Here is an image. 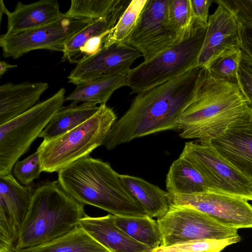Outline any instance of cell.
Wrapping results in <instances>:
<instances>
[{"label":"cell","instance_id":"6da1fadb","mask_svg":"<svg viewBox=\"0 0 252 252\" xmlns=\"http://www.w3.org/2000/svg\"><path fill=\"white\" fill-rule=\"evenodd\" d=\"M202 67L139 93L124 114L113 125L103 145L109 150L143 136L179 130V120L192 99Z\"/></svg>","mask_w":252,"mask_h":252},{"label":"cell","instance_id":"7a4b0ae2","mask_svg":"<svg viewBox=\"0 0 252 252\" xmlns=\"http://www.w3.org/2000/svg\"><path fill=\"white\" fill-rule=\"evenodd\" d=\"M251 109L238 85L212 77L202 67L194 96L180 117V136L211 142Z\"/></svg>","mask_w":252,"mask_h":252},{"label":"cell","instance_id":"3957f363","mask_svg":"<svg viewBox=\"0 0 252 252\" xmlns=\"http://www.w3.org/2000/svg\"><path fill=\"white\" fill-rule=\"evenodd\" d=\"M107 162L90 156L58 172L62 188L80 204L118 216H145V209Z\"/></svg>","mask_w":252,"mask_h":252},{"label":"cell","instance_id":"277c9868","mask_svg":"<svg viewBox=\"0 0 252 252\" xmlns=\"http://www.w3.org/2000/svg\"><path fill=\"white\" fill-rule=\"evenodd\" d=\"M84 206L68 194L58 181L39 184L19 229L15 252L49 243L73 230L87 215Z\"/></svg>","mask_w":252,"mask_h":252},{"label":"cell","instance_id":"5b68a950","mask_svg":"<svg viewBox=\"0 0 252 252\" xmlns=\"http://www.w3.org/2000/svg\"><path fill=\"white\" fill-rule=\"evenodd\" d=\"M117 121L113 110L106 104L89 119L56 137L43 139L37 148L42 172H58L102 145Z\"/></svg>","mask_w":252,"mask_h":252},{"label":"cell","instance_id":"8992f818","mask_svg":"<svg viewBox=\"0 0 252 252\" xmlns=\"http://www.w3.org/2000/svg\"><path fill=\"white\" fill-rule=\"evenodd\" d=\"M207 25L192 19L189 30L181 41L131 68L127 75L130 94L153 88L196 67Z\"/></svg>","mask_w":252,"mask_h":252},{"label":"cell","instance_id":"52a82bcc","mask_svg":"<svg viewBox=\"0 0 252 252\" xmlns=\"http://www.w3.org/2000/svg\"><path fill=\"white\" fill-rule=\"evenodd\" d=\"M65 93L62 88L52 96L0 126V175L12 173L15 162L63 107Z\"/></svg>","mask_w":252,"mask_h":252},{"label":"cell","instance_id":"ba28073f","mask_svg":"<svg viewBox=\"0 0 252 252\" xmlns=\"http://www.w3.org/2000/svg\"><path fill=\"white\" fill-rule=\"evenodd\" d=\"M181 154L200 173L209 191L252 200V178L225 159L210 142L196 139L186 142Z\"/></svg>","mask_w":252,"mask_h":252},{"label":"cell","instance_id":"9c48e42d","mask_svg":"<svg viewBox=\"0 0 252 252\" xmlns=\"http://www.w3.org/2000/svg\"><path fill=\"white\" fill-rule=\"evenodd\" d=\"M157 221L162 238L160 246L193 240H224L239 236L237 229L220 223L188 206L170 205L168 211Z\"/></svg>","mask_w":252,"mask_h":252},{"label":"cell","instance_id":"30bf717a","mask_svg":"<svg viewBox=\"0 0 252 252\" xmlns=\"http://www.w3.org/2000/svg\"><path fill=\"white\" fill-rule=\"evenodd\" d=\"M93 21L70 17L64 13L62 18L48 25L17 34H1L2 55L17 59L37 49L63 52L66 43Z\"/></svg>","mask_w":252,"mask_h":252},{"label":"cell","instance_id":"8fae6325","mask_svg":"<svg viewBox=\"0 0 252 252\" xmlns=\"http://www.w3.org/2000/svg\"><path fill=\"white\" fill-rule=\"evenodd\" d=\"M170 0H147L126 41V44L141 53L144 61L158 56L181 41L186 34L179 35L170 22Z\"/></svg>","mask_w":252,"mask_h":252},{"label":"cell","instance_id":"7c38bea8","mask_svg":"<svg viewBox=\"0 0 252 252\" xmlns=\"http://www.w3.org/2000/svg\"><path fill=\"white\" fill-rule=\"evenodd\" d=\"M34 191L32 185H22L12 173L0 175V252H15Z\"/></svg>","mask_w":252,"mask_h":252},{"label":"cell","instance_id":"4fadbf2b","mask_svg":"<svg viewBox=\"0 0 252 252\" xmlns=\"http://www.w3.org/2000/svg\"><path fill=\"white\" fill-rule=\"evenodd\" d=\"M170 205L194 208L228 227L252 228V206L235 196L212 191L190 195L170 194Z\"/></svg>","mask_w":252,"mask_h":252},{"label":"cell","instance_id":"5bb4252c","mask_svg":"<svg viewBox=\"0 0 252 252\" xmlns=\"http://www.w3.org/2000/svg\"><path fill=\"white\" fill-rule=\"evenodd\" d=\"M141 56L139 51L126 44L103 46L76 64L67 77L68 82L77 85L103 76H127L132 64Z\"/></svg>","mask_w":252,"mask_h":252},{"label":"cell","instance_id":"9a60e30c","mask_svg":"<svg viewBox=\"0 0 252 252\" xmlns=\"http://www.w3.org/2000/svg\"><path fill=\"white\" fill-rule=\"evenodd\" d=\"M238 49H241L239 24L233 14L218 5L209 17L197 66L206 68L219 56Z\"/></svg>","mask_w":252,"mask_h":252},{"label":"cell","instance_id":"2e32d148","mask_svg":"<svg viewBox=\"0 0 252 252\" xmlns=\"http://www.w3.org/2000/svg\"><path fill=\"white\" fill-rule=\"evenodd\" d=\"M211 144L237 169L252 178V111L231 123Z\"/></svg>","mask_w":252,"mask_h":252},{"label":"cell","instance_id":"e0dca14e","mask_svg":"<svg viewBox=\"0 0 252 252\" xmlns=\"http://www.w3.org/2000/svg\"><path fill=\"white\" fill-rule=\"evenodd\" d=\"M79 225L110 252H153L118 227L111 214L99 217L87 215L80 220Z\"/></svg>","mask_w":252,"mask_h":252},{"label":"cell","instance_id":"ac0fdd59","mask_svg":"<svg viewBox=\"0 0 252 252\" xmlns=\"http://www.w3.org/2000/svg\"><path fill=\"white\" fill-rule=\"evenodd\" d=\"M64 15L56 0H41L30 4L18 1L7 15L5 33L17 34L53 23Z\"/></svg>","mask_w":252,"mask_h":252},{"label":"cell","instance_id":"d6986e66","mask_svg":"<svg viewBox=\"0 0 252 252\" xmlns=\"http://www.w3.org/2000/svg\"><path fill=\"white\" fill-rule=\"evenodd\" d=\"M48 88L46 82H8L0 87V126L26 112Z\"/></svg>","mask_w":252,"mask_h":252},{"label":"cell","instance_id":"ffe728a7","mask_svg":"<svg viewBox=\"0 0 252 252\" xmlns=\"http://www.w3.org/2000/svg\"><path fill=\"white\" fill-rule=\"evenodd\" d=\"M165 183L167 191L171 195H190L209 191L200 173L182 154L170 165Z\"/></svg>","mask_w":252,"mask_h":252},{"label":"cell","instance_id":"44dd1931","mask_svg":"<svg viewBox=\"0 0 252 252\" xmlns=\"http://www.w3.org/2000/svg\"><path fill=\"white\" fill-rule=\"evenodd\" d=\"M123 182L151 218H160L169 210L170 194L145 180L128 175H120Z\"/></svg>","mask_w":252,"mask_h":252},{"label":"cell","instance_id":"7402d4cb","mask_svg":"<svg viewBox=\"0 0 252 252\" xmlns=\"http://www.w3.org/2000/svg\"><path fill=\"white\" fill-rule=\"evenodd\" d=\"M130 1H127L109 15L93 20L75 34L65 44L62 58L63 62L79 63L81 50L93 38L108 34L115 27Z\"/></svg>","mask_w":252,"mask_h":252},{"label":"cell","instance_id":"603a6c76","mask_svg":"<svg viewBox=\"0 0 252 252\" xmlns=\"http://www.w3.org/2000/svg\"><path fill=\"white\" fill-rule=\"evenodd\" d=\"M128 86L127 76H103L92 81L77 84L75 89L65 97L72 103L92 102L106 104L113 93L118 89Z\"/></svg>","mask_w":252,"mask_h":252},{"label":"cell","instance_id":"cb8c5ba5","mask_svg":"<svg viewBox=\"0 0 252 252\" xmlns=\"http://www.w3.org/2000/svg\"><path fill=\"white\" fill-rule=\"evenodd\" d=\"M99 106L92 102L71 103L62 107L51 119L39 136L43 139L59 136L75 128L91 118Z\"/></svg>","mask_w":252,"mask_h":252},{"label":"cell","instance_id":"d4e9b609","mask_svg":"<svg viewBox=\"0 0 252 252\" xmlns=\"http://www.w3.org/2000/svg\"><path fill=\"white\" fill-rule=\"evenodd\" d=\"M18 252H110L79 225L49 243Z\"/></svg>","mask_w":252,"mask_h":252},{"label":"cell","instance_id":"484cf974","mask_svg":"<svg viewBox=\"0 0 252 252\" xmlns=\"http://www.w3.org/2000/svg\"><path fill=\"white\" fill-rule=\"evenodd\" d=\"M114 216L116 225L137 242L154 250L162 241L157 221L149 216Z\"/></svg>","mask_w":252,"mask_h":252},{"label":"cell","instance_id":"4316f807","mask_svg":"<svg viewBox=\"0 0 252 252\" xmlns=\"http://www.w3.org/2000/svg\"><path fill=\"white\" fill-rule=\"evenodd\" d=\"M147 0H132L115 27L105 36L103 46L114 43L126 44L134 29Z\"/></svg>","mask_w":252,"mask_h":252},{"label":"cell","instance_id":"83f0119b","mask_svg":"<svg viewBox=\"0 0 252 252\" xmlns=\"http://www.w3.org/2000/svg\"><path fill=\"white\" fill-rule=\"evenodd\" d=\"M127 0H72L66 15L95 20L105 17L119 8Z\"/></svg>","mask_w":252,"mask_h":252},{"label":"cell","instance_id":"f1b7e54d","mask_svg":"<svg viewBox=\"0 0 252 252\" xmlns=\"http://www.w3.org/2000/svg\"><path fill=\"white\" fill-rule=\"evenodd\" d=\"M238 237L224 240L198 239L159 246L153 252H220L226 247L240 241Z\"/></svg>","mask_w":252,"mask_h":252},{"label":"cell","instance_id":"f546056e","mask_svg":"<svg viewBox=\"0 0 252 252\" xmlns=\"http://www.w3.org/2000/svg\"><path fill=\"white\" fill-rule=\"evenodd\" d=\"M241 49H236L219 56L207 67L210 75L217 80L237 85V69Z\"/></svg>","mask_w":252,"mask_h":252},{"label":"cell","instance_id":"4dcf8cb0","mask_svg":"<svg viewBox=\"0 0 252 252\" xmlns=\"http://www.w3.org/2000/svg\"><path fill=\"white\" fill-rule=\"evenodd\" d=\"M170 22L180 35L189 30L192 17L189 0H170L168 8Z\"/></svg>","mask_w":252,"mask_h":252},{"label":"cell","instance_id":"1f68e13d","mask_svg":"<svg viewBox=\"0 0 252 252\" xmlns=\"http://www.w3.org/2000/svg\"><path fill=\"white\" fill-rule=\"evenodd\" d=\"M41 172L37 151L22 160H17L13 169L14 177L20 184L24 186L32 185L34 179L39 178Z\"/></svg>","mask_w":252,"mask_h":252},{"label":"cell","instance_id":"d6a6232c","mask_svg":"<svg viewBox=\"0 0 252 252\" xmlns=\"http://www.w3.org/2000/svg\"><path fill=\"white\" fill-rule=\"evenodd\" d=\"M237 85L252 111V59L243 51L238 61Z\"/></svg>","mask_w":252,"mask_h":252},{"label":"cell","instance_id":"836d02e7","mask_svg":"<svg viewBox=\"0 0 252 252\" xmlns=\"http://www.w3.org/2000/svg\"><path fill=\"white\" fill-rule=\"evenodd\" d=\"M215 2L233 14L238 24L252 26V0H216Z\"/></svg>","mask_w":252,"mask_h":252},{"label":"cell","instance_id":"e575fe53","mask_svg":"<svg viewBox=\"0 0 252 252\" xmlns=\"http://www.w3.org/2000/svg\"><path fill=\"white\" fill-rule=\"evenodd\" d=\"M192 19L207 25L212 0H189Z\"/></svg>","mask_w":252,"mask_h":252},{"label":"cell","instance_id":"d590c367","mask_svg":"<svg viewBox=\"0 0 252 252\" xmlns=\"http://www.w3.org/2000/svg\"><path fill=\"white\" fill-rule=\"evenodd\" d=\"M241 49L252 59V26L239 25Z\"/></svg>","mask_w":252,"mask_h":252},{"label":"cell","instance_id":"8d00e7d4","mask_svg":"<svg viewBox=\"0 0 252 252\" xmlns=\"http://www.w3.org/2000/svg\"><path fill=\"white\" fill-rule=\"evenodd\" d=\"M17 67V65L11 64L4 61L0 62V76L1 77L8 69Z\"/></svg>","mask_w":252,"mask_h":252}]
</instances>
